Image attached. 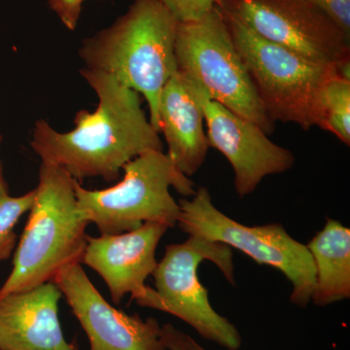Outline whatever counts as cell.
Segmentation results:
<instances>
[{
    "label": "cell",
    "instance_id": "cell-1",
    "mask_svg": "<svg viewBox=\"0 0 350 350\" xmlns=\"http://www.w3.org/2000/svg\"><path fill=\"white\" fill-rule=\"evenodd\" d=\"M98 96L96 111L76 113L75 130L59 133L44 120L34 125L31 147L41 159L80 182L117 180L124 165L140 154L162 150L163 142L142 107L140 94L98 71L80 69Z\"/></svg>",
    "mask_w": 350,
    "mask_h": 350
},
{
    "label": "cell",
    "instance_id": "cell-2",
    "mask_svg": "<svg viewBox=\"0 0 350 350\" xmlns=\"http://www.w3.org/2000/svg\"><path fill=\"white\" fill-rule=\"evenodd\" d=\"M177 25L158 0H135L110 27L85 39L79 50L85 68L112 76L144 96L149 121L159 133L161 94L177 72Z\"/></svg>",
    "mask_w": 350,
    "mask_h": 350
},
{
    "label": "cell",
    "instance_id": "cell-3",
    "mask_svg": "<svg viewBox=\"0 0 350 350\" xmlns=\"http://www.w3.org/2000/svg\"><path fill=\"white\" fill-rule=\"evenodd\" d=\"M75 181L64 170L41 163L33 204L0 299L53 282L61 269L81 264L90 222L78 206Z\"/></svg>",
    "mask_w": 350,
    "mask_h": 350
},
{
    "label": "cell",
    "instance_id": "cell-4",
    "mask_svg": "<svg viewBox=\"0 0 350 350\" xmlns=\"http://www.w3.org/2000/svg\"><path fill=\"white\" fill-rule=\"evenodd\" d=\"M122 170L123 179L105 190H87L75 181L77 204L90 224H96L100 234H123L147 222L175 227L180 207L170 188L184 197H192L194 182L162 150L144 152Z\"/></svg>",
    "mask_w": 350,
    "mask_h": 350
},
{
    "label": "cell",
    "instance_id": "cell-5",
    "mask_svg": "<svg viewBox=\"0 0 350 350\" xmlns=\"http://www.w3.org/2000/svg\"><path fill=\"white\" fill-rule=\"evenodd\" d=\"M222 14L269 118L294 123L306 131L312 126L322 129L319 94L325 83L338 75L337 66L308 61Z\"/></svg>",
    "mask_w": 350,
    "mask_h": 350
},
{
    "label": "cell",
    "instance_id": "cell-6",
    "mask_svg": "<svg viewBox=\"0 0 350 350\" xmlns=\"http://www.w3.org/2000/svg\"><path fill=\"white\" fill-rule=\"evenodd\" d=\"M175 57L177 71L199 84L211 100L256 124L267 135L273 133L275 122L258 98L217 6L200 20L178 23Z\"/></svg>",
    "mask_w": 350,
    "mask_h": 350
},
{
    "label": "cell",
    "instance_id": "cell-7",
    "mask_svg": "<svg viewBox=\"0 0 350 350\" xmlns=\"http://www.w3.org/2000/svg\"><path fill=\"white\" fill-rule=\"evenodd\" d=\"M177 226L189 236L224 243L247 255L259 265L273 267L292 285L290 301L305 308L312 301L315 267L306 244L296 241L282 224L246 226L214 206L206 187H200L192 199H181Z\"/></svg>",
    "mask_w": 350,
    "mask_h": 350
},
{
    "label": "cell",
    "instance_id": "cell-8",
    "mask_svg": "<svg viewBox=\"0 0 350 350\" xmlns=\"http://www.w3.org/2000/svg\"><path fill=\"white\" fill-rule=\"evenodd\" d=\"M211 261L234 284L231 247L224 243L189 236L182 243L170 244L153 273L158 295L157 310L187 323L204 340L227 350H239L241 333L229 319L219 314L209 301L208 292L200 282V262Z\"/></svg>",
    "mask_w": 350,
    "mask_h": 350
},
{
    "label": "cell",
    "instance_id": "cell-9",
    "mask_svg": "<svg viewBox=\"0 0 350 350\" xmlns=\"http://www.w3.org/2000/svg\"><path fill=\"white\" fill-rule=\"evenodd\" d=\"M216 6L313 63L337 66L350 57V38L310 0H222Z\"/></svg>",
    "mask_w": 350,
    "mask_h": 350
},
{
    "label": "cell",
    "instance_id": "cell-10",
    "mask_svg": "<svg viewBox=\"0 0 350 350\" xmlns=\"http://www.w3.org/2000/svg\"><path fill=\"white\" fill-rule=\"evenodd\" d=\"M189 81L204 110L207 144L231 163L239 197L254 192L267 175L283 174L293 167L291 151L273 144L256 124L211 100L199 84Z\"/></svg>",
    "mask_w": 350,
    "mask_h": 350
},
{
    "label": "cell",
    "instance_id": "cell-11",
    "mask_svg": "<svg viewBox=\"0 0 350 350\" xmlns=\"http://www.w3.org/2000/svg\"><path fill=\"white\" fill-rule=\"evenodd\" d=\"M53 282L86 333L91 350H167L158 320L129 315L110 305L79 262L61 269Z\"/></svg>",
    "mask_w": 350,
    "mask_h": 350
},
{
    "label": "cell",
    "instance_id": "cell-12",
    "mask_svg": "<svg viewBox=\"0 0 350 350\" xmlns=\"http://www.w3.org/2000/svg\"><path fill=\"white\" fill-rule=\"evenodd\" d=\"M167 230L162 223L147 222L123 234L87 236L81 264L105 280L113 303L119 305L130 294L138 306L157 310L158 295L145 280L155 271L156 250Z\"/></svg>",
    "mask_w": 350,
    "mask_h": 350
},
{
    "label": "cell",
    "instance_id": "cell-13",
    "mask_svg": "<svg viewBox=\"0 0 350 350\" xmlns=\"http://www.w3.org/2000/svg\"><path fill=\"white\" fill-rule=\"evenodd\" d=\"M62 296L49 282L0 299V350H77L62 330Z\"/></svg>",
    "mask_w": 350,
    "mask_h": 350
},
{
    "label": "cell",
    "instance_id": "cell-14",
    "mask_svg": "<svg viewBox=\"0 0 350 350\" xmlns=\"http://www.w3.org/2000/svg\"><path fill=\"white\" fill-rule=\"evenodd\" d=\"M159 120L167 155L182 174L192 176L204 165L209 146L202 105L191 82L178 71L163 87Z\"/></svg>",
    "mask_w": 350,
    "mask_h": 350
},
{
    "label": "cell",
    "instance_id": "cell-15",
    "mask_svg": "<svg viewBox=\"0 0 350 350\" xmlns=\"http://www.w3.org/2000/svg\"><path fill=\"white\" fill-rule=\"evenodd\" d=\"M315 267L312 301L326 306L350 298V230L334 219L306 244Z\"/></svg>",
    "mask_w": 350,
    "mask_h": 350
},
{
    "label": "cell",
    "instance_id": "cell-16",
    "mask_svg": "<svg viewBox=\"0 0 350 350\" xmlns=\"http://www.w3.org/2000/svg\"><path fill=\"white\" fill-rule=\"evenodd\" d=\"M321 130L334 133L350 145V81L336 75L325 83L319 94Z\"/></svg>",
    "mask_w": 350,
    "mask_h": 350
},
{
    "label": "cell",
    "instance_id": "cell-17",
    "mask_svg": "<svg viewBox=\"0 0 350 350\" xmlns=\"http://www.w3.org/2000/svg\"><path fill=\"white\" fill-rule=\"evenodd\" d=\"M36 197L32 190L21 197L7 196L0 200V262L10 258L17 243L15 226L20 218L29 211Z\"/></svg>",
    "mask_w": 350,
    "mask_h": 350
},
{
    "label": "cell",
    "instance_id": "cell-18",
    "mask_svg": "<svg viewBox=\"0 0 350 350\" xmlns=\"http://www.w3.org/2000/svg\"><path fill=\"white\" fill-rule=\"evenodd\" d=\"M178 23L195 22L207 15L217 0H158Z\"/></svg>",
    "mask_w": 350,
    "mask_h": 350
},
{
    "label": "cell",
    "instance_id": "cell-19",
    "mask_svg": "<svg viewBox=\"0 0 350 350\" xmlns=\"http://www.w3.org/2000/svg\"><path fill=\"white\" fill-rule=\"evenodd\" d=\"M324 11L350 38V0H310Z\"/></svg>",
    "mask_w": 350,
    "mask_h": 350
},
{
    "label": "cell",
    "instance_id": "cell-20",
    "mask_svg": "<svg viewBox=\"0 0 350 350\" xmlns=\"http://www.w3.org/2000/svg\"><path fill=\"white\" fill-rule=\"evenodd\" d=\"M84 2L85 0H48L50 8L69 31H75L77 27Z\"/></svg>",
    "mask_w": 350,
    "mask_h": 350
},
{
    "label": "cell",
    "instance_id": "cell-21",
    "mask_svg": "<svg viewBox=\"0 0 350 350\" xmlns=\"http://www.w3.org/2000/svg\"><path fill=\"white\" fill-rule=\"evenodd\" d=\"M162 337L167 350H189L185 342V333L172 324L162 326Z\"/></svg>",
    "mask_w": 350,
    "mask_h": 350
},
{
    "label": "cell",
    "instance_id": "cell-22",
    "mask_svg": "<svg viewBox=\"0 0 350 350\" xmlns=\"http://www.w3.org/2000/svg\"><path fill=\"white\" fill-rule=\"evenodd\" d=\"M1 142L2 135H0V144H1ZM9 195H10V191H9L8 184H7L5 178H4L3 170H2L1 162H0V200Z\"/></svg>",
    "mask_w": 350,
    "mask_h": 350
},
{
    "label": "cell",
    "instance_id": "cell-23",
    "mask_svg": "<svg viewBox=\"0 0 350 350\" xmlns=\"http://www.w3.org/2000/svg\"><path fill=\"white\" fill-rule=\"evenodd\" d=\"M185 342L189 350H207L202 345H200L197 340L188 336L187 334H185Z\"/></svg>",
    "mask_w": 350,
    "mask_h": 350
},
{
    "label": "cell",
    "instance_id": "cell-24",
    "mask_svg": "<svg viewBox=\"0 0 350 350\" xmlns=\"http://www.w3.org/2000/svg\"><path fill=\"white\" fill-rule=\"evenodd\" d=\"M222 1V0H217V2H216V4L218 3V2Z\"/></svg>",
    "mask_w": 350,
    "mask_h": 350
}]
</instances>
